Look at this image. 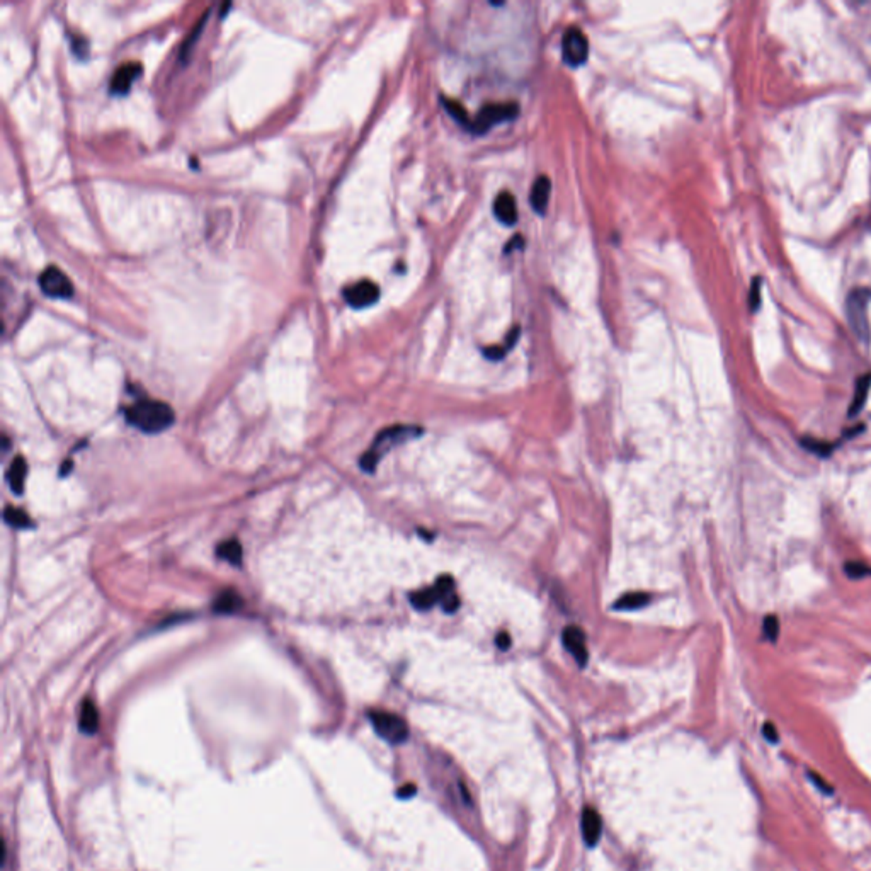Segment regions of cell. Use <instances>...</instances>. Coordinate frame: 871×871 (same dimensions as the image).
<instances>
[{
    "label": "cell",
    "instance_id": "23",
    "mask_svg": "<svg viewBox=\"0 0 871 871\" xmlns=\"http://www.w3.org/2000/svg\"><path fill=\"white\" fill-rule=\"evenodd\" d=\"M870 381H871V376H865V378H861V380H858V385H856V395H854L853 405H851V410H849L851 415H854L856 412L861 410L863 403H865V400H866V393H868Z\"/></svg>",
    "mask_w": 871,
    "mask_h": 871
},
{
    "label": "cell",
    "instance_id": "17",
    "mask_svg": "<svg viewBox=\"0 0 871 871\" xmlns=\"http://www.w3.org/2000/svg\"><path fill=\"white\" fill-rule=\"evenodd\" d=\"M648 602H650V596L645 594V592H630V594H625L621 599H618L613 607L620 611H633L647 606Z\"/></svg>",
    "mask_w": 871,
    "mask_h": 871
},
{
    "label": "cell",
    "instance_id": "7",
    "mask_svg": "<svg viewBox=\"0 0 871 871\" xmlns=\"http://www.w3.org/2000/svg\"><path fill=\"white\" fill-rule=\"evenodd\" d=\"M40 288L45 295L49 298H62V300H68V298L74 296V285H72L70 278L63 273L60 267L56 266H49L43 273L40 274Z\"/></svg>",
    "mask_w": 871,
    "mask_h": 871
},
{
    "label": "cell",
    "instance_id": "13",
    "mask_svg": "<svg viewBox=\"0 0 871 871\" xmlns=\"http://www.w3.org/2000/svg\"><path fill=\"white\" fill-rule=\"evenodd\" d=\"M550 191H552V182L546 175H540V177L534 181L533 187H531V206L536 213L540 215H545L546 208H548V201H550Z\"/></svg>",
    "mask_w": 871,
    "mask_h": 871
},
{
    "label": "cell",
    "instance_id": "2",
    "mask_svg": "<svg viewBox=\"0 0 871 871\" xmlns=\"http://www.w3.org/2000/svg\"><path fill=\"white\" fill-rule=\"evenodd\" d=\"M420 434H422V427L417 426H393L381 431L378 434V438L374 439L373 448L368 453H365V456L361 458L362 470L365 472H373L378 461H380V458L387 452H390L393 446L408 441V439L419 438Z\"/></svg>",
    "mask_w": 871,
    "mask_h": 871
},
{
    "label": "cell",
    "instance_id": "8",
    "mask_svg": "<svg viewBox=\"0 0 871 871\" xmlns=\"http://www.w3.org/2000/svg\"><path fill=\"white\" fill-rule=\"evenodd\" d=\"M342 295L346 303L353 308H368L376 303L378 298H380V288H378L376 282L361 280L347 286Z\"/></svg>",
    "mask_w": 871,
    "mask_h": 871
},
{
    "label": "cell",
    "instance_id": "25",
    "mask_svg": "<svg viewBox=\"0 0 871 871\" xmlns=\"http://www.w3.org/2000/svg\"><path fill=\"white\" fill-rule=\"evenodd\" d=\"M759 300H761V296H759V281L754 280V285H752V288H751V295H749V303H751L752 312L758 310L759 303H761Z\"/></svg>",
    "mask_w": 871,
    "mask_h": 871
},
{
    "label": "cell",
    "instance_id": "18",
    "mask_svg": "<svg viewBox=\"0 0 871 871\" xmlns=\"http://www.w3.org/2000/svg\"><path fill=\"white\" fill-rule=\"evenodd\" d=\"M213 607H215V611H218V613L230 614L242 607V599L234 591H225L223 594L218 596Z\"/></svg>",
    "mask_w": 871,
    "mask_h": 871
},
{
    "label": "cell",
    "instance_id": "20",
    "mask_svg": "<svg viewBox=\"0 0 871 871\" xmlns=\"http://www.w3.org/2000/svg\"><path fill=\"white\" fill-rule=\"evenodd\" d=\"M519 332H521V330H519V327H516V328H513V332H509V335H507V339H506L507 342L504 344V346H490V347H487V349H484L485 358L492 359V361H497V359H502L507 354V351L513 349V346H514L516 341H518V337H519Z\"/></svg>",
    "mask_w": 871,
    "mask_h": 871
},
{
    "label": "cell",
    "instance_id": "4",
    "mask_svg": "<svg viewBox=\"0 0 871 871\" xmlns=\"http://www.w3.org/2000/svg\"><path fill=\"white\" fill-rule=\"evenodd\" d=\"M519 114V106L516 102H492V104L484 106L479 113L475 114L470 121V131L473 135H484L488 129L494 128L495 125L502 121L514 120Z\"/></svg>",
    "mask_w": 871,
    "mask_h": 871
},
{
    "label": "cell",
    "instance_id": "3",
    "mask_svg": "<svg viewBox=\"0 0 871 871\" xmlns=\"http://www.w3.org/2000/svg\"><path fill=\"white\" fill-rule=\"evenodd\" d=\"M410 602L415 609L419 611H427L431 609L434 605L441 602L442 609L446 613H454L458 609V605H460V599H458L456 592H454V580L453 577L449 575H441L433 587L429 589H424L415 592V594L410 596Z\"/></svg>",
    "mask_w": 871,
    "mask_h": 871
},
{
    "label": "cell",
    "instance_id": "1",
    "mask_svg": "<svg viewBox=\"0 0 871 871\" xmlns=\"http://www.w3.org/2000/svg\"><path fill=\"white\" fill-rule=\"evenodd\" d=\"M125 417L136 429L148 434H157L170 427L175 414L170 405L160 400H138L125 408Z\"/></svg>",
    "mask_w": 871,
    "mask_h": 871
},
{
    "label": "cell",
    "instance_id": "26",
    "mask_svg": "<svg viewBox=\"0 0 871 871\" xmlns=\"http://www.w3.org/2000/svg\"><path fill=\"white\" fill-rule=\"evenodd\" d=\"M495 644L500 650H507L511 647V637L507 633H499L497 638H495Z\"/></svg>",
    "mask_w": 871,
    "mask_h": 871
},
{
    "label": "cell",
    "instance_id": "24",
    "mask_svg": "<svg viewBox=\"0 0 871 871\" xmlns=\"http://www.w3.org/2000/svg\"><path fill=\"white\" fill-rule=\"evenodd\" d=\"M778 632H779L778 618L767 616L766 621H764V633H766V637L769 638L771 641H774L778 638Z\"/></svg>",
    "mask_w": 871,
    "mask_h": 871
},
{
    "label": "cell",
    "instance_id": "11",
    "mask_svg": "<svg viewBox=\"0 0 871 871\" xmlns=\"http://www.w3.org/2000/svg\"><path fill=\"white\" fill-rule=\"evenodd\" d=\"M140 72H141V65L136 62L120 65L118 70L113 74V77H111V93L113 94L128 93L129 87H131L133 82H135V79L140 75Z\"/></svg>",
    "mask_w": 871,
    "mask_h": 871
},
{
    "label": "cell",
    "instance_id": "15",
    "mask_svg": "<svg viewBox=\"0 0 871 871\" xmlns=\"http://www.w3.org/2000/svg\"><path fill=\"white\" fill-rule=\"evenodd\" d=\"M80 730L86 735H94L99 728V712L93 701H83L82 710H80Z\"/></svg>",
    "mask_w": 871,
    "mask_h": 871
},
{
    "label": "cell",
    "instance_id": "6",
    "mask_svg": "<svg viewBox=\"0 0 871 871\" xmlns=\"http://www.w3.org/2000/svg\"><path fill=\"white\" fill-rule=\"evenodd\" d=\"M561 55L568 67H582L589 58V40L582 29L568 28L561 38Z\"/></svg>",
    "mask_w": 871,
    "mask_h": 871
},
{
    "label": "cell",
    "instance_id": "9",
    "mask_svg": "<svg viewBox=\"0 0 871 871\" xmlns=\"http://www.w3.org/2000/svg\"><path fill=\"white\" fill-rule=\"evenodd\" d=\"M866 300H868V291L865 289H856V291L847 298V315H849V322L853 326L854 332L866 341L868 339V320H866L865 310H866Z\"/></svg>",
    "mask_w": 871,
    "mask_h": 871
},
{
    "label": "cell",
    "instance_id": "14",
    "mask_svg": "<svg viewBox=\"0 0 871 871\" xmlns=\"http://www.w3.org/2000/svg\"><path fill=\"white\" fill-rule=\"evenodd\" d=\"M602 822L599 813L594 808H586L582 813V834L586 839L587 846L594 847L601 838Z\"/></svg>",
    "mask_w": 871,
    "mask_h": 871
},
{
    "label": "cell",
    "instance_id": "22",
    "mask_svg": "<svg viewBox=\"0 0 871 871\" xmlns=\"http://www.w3.org/2000/svg\"><path fill=\"white\" fill-rule=\"evenodd\" d=\"M441 101H442V104H445L446 111H448V113L452 114V116L458 121V123L467 125L468 128H470V121H472V120H470V118H468L467 109H465L463 106L460 104V102L453 101V99H448V97H441Z\"/></svg>",
    "mask_w": 871,
    "mask_h": 871
},
{
    "label": "cell",
    "instance_id": "21",
    "mask_svg": "<svg viewBox=\"0 0 871 871\" xmlns=\"http://www.w3.org/2000/svg\"><path fill=\"white\" fill-rule=\"evenodd\" d=\"M3 519H6L7 525L14 526V528L26 529V528H31V526H33V522H31V519H29V516L26 514L24 511L16 509V507H7L6 513H3Z\"/></svg>",
    "mask_w": 871,
    "mask_h": 871
},
{
    "label": "cell",
    "instance_id": "10",
    "mask_svg": "<svg viewBox=\"0 0 871 871\" xmlns=\"http://www.w3.org/2000/svg\"><path fill=\"white\" fill-rule=\"evenodd\" d=\"M561 641H564V647L567 648L568 653L574 657L575 662L580 667L586 666L587 659H589V652H587L586 635H584L582 630L579 626H567L561 632Z\"/></svg>",
    "mask_w": 871,
    "mask_h": 871
},
{
    "label": "cell",
    "instance_id": "12",
    "mask_svg": "<svg viewBox=\"0 0 871 871\" xmlns=\"http://www.w3.org/2000/svg\"><path fill=\"white\" fill-rule=\"evenodd\" d=\"M494 215L502 225H514L518 221V205L516 198L507 191H502L494 201Z\"/></svg>",
    "mask_w": 871,
    "mask_h": 871
},
{
    "label": "cell",
    "instance_id": "5",
    "mask_svg": "<svg viewBox=\"0 0 871 871\" xmlns=\"http://www.w3.org/2000/svg\"><path fill=\"white\" fill-rule=\"evenodd\" d=\"M369 720H371L374 732H376L381 739L387 740V742L395 744L397 746V744H402L407 740V737H408L407 724H405L403 718L395 715V713L374 710V712H369Z\"/></svg>",
    "mask_w": 871,
    "mask_h": 871
},
{
    "label": "cell",
    "instance_id": "16",
    "mask_svg": "<svg viewBox=\"0 0 871 871\" xmlns=\"http://www.w3.org/2000/svg\"><path fill=\"white\" fill-rule=\"evenodd\" d=\"M26 473H28V467H26L24 458L17 456L16 460L10 463L9 473H7V480H9V485H10V488H13L14 494L21 495L22 492H24Z\"/></svg>",
    "mask_w": 871,
    "mask_h": 871
},
{
    "label": "cell",
    "instance_id": "19",
    "mask_svg": "<svg viewBox=\"0 0 871 871\" xmlns=\"http://www.w3.org/2000/svg\"><path fill=\"white\" fill-rule=\"evenodd\" d=\"M216 555L220 557L221 560L228 561L232 565H240L242 564V546L237 540H228L223 541L216 550Z\"/></svg>",
    "mask_w": 871,
    "mask_h": 871
}]
</instances>
